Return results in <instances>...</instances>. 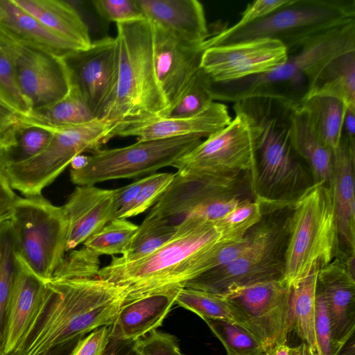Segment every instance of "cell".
Instances as JSON below:
<instances>
[{"label": "cell", "mask_w": 355, "mask_h": 355, "mask_svg": "<svg viewBox=\"0 0 355 355\" xmlns=\"http://www.w3.org/2000/svg\"><path fill=\"white\" fill-rule=\"evenodd\" d=\"M245 236L232 240L215 223L187 216L173 236L150 254L133 261L113 257L97 277L123 288L129 302L141 297L184 288L191 280L232 261L250 244Z\"/></svg>", "instance_id": "cell-1"}, {"label": "cell", "mask_w": 355, "mask_h": 355, "mask_svg": "<svg viewBox=\"0 0 355 355\" xmlns=\"http://www.w3.org/2000/svg\"><path fill=\"white\" fill-rule=\"evenodd\" d=\"M293 106L280 99L255 96L234 104L246 119L256 146L257 173L252 185L264 214L293 207L313 184L311 172L291 139Z\"/></svg>", "instance_id": "cell-2"}, {"label": "cell", "mask_w": 355, "mask_h": 355, "mask_svg": "<svg viewBox=\"0 0 355 355\" xmlns=\"http://www.w3.org/2000/svg\"><path fill=\"white\" fill-rule=\"evenodd\" d=\"M46 284V304L15 355H42L110 326L126 297L122 287L98 277L51 279Z\"/></svg>", "instance_id": "cell-3"}, {"label": "cell", "mask_w": 355, "mask_h": 355, "mask_svg": "<svg viewBox=\"0 0 355 355\" xmlns=\"http://www.w3.org/2000/svg\"><path fill=\"white\" fill-rule=\"evenodd\" d=\"M116 24V82L96 118L112 125L114 137L127 127L164 116L168 107L155 75L151 23L144 19Z\"/></svg>", "instance_id": "cell-4"}, {"label": "cell", "mask_w": 355, "mask_h": 355, "mask_svg": "<svg viewBox=\"0 0 355 355\" xmlns=\"http://www.w3.org/2000/svg\"><path fill=\"white\" fill-rule=\"evenodd\" d=\"M355 50V22L323 32L288 54L285 63L263 74L224 83H212L214 101L233 102L270 97L295 107L306 96L310 82L331 59Z\"/></svg>", "instance_id": "cell-5"}, {"label": "cell", "mask_w": 355, "mask_h": 355, "mask_svg": "<svg viewBox=\"0 0 355 355\" xmlns=\"http://www.w3.org/2000/svg\"><path fill=\"white\" fill-rule=\"evenodd\" d=\"M355 22V0H288L274 12L237 30L210 35L205 48L255 40L279 41L288 55L313 37Z\"/></svg>", "instance_id": "cell-6"}, {"label": "cell", "mask_w": 355, "mask_h": 355, "mask_svg": "<svg viewBox=\"0 0 355 355\" xmlns=\"http://www.w3.org/2000/svg\"><path fill=\"white\" fill-rule=\"evenodd\" d=\"M292 212L291 207L265 214L252 228V243L243 252L228 263L201 274L184 287L225 297L239 287L284 279Z\"/></svg>", "instance_id": "cell-7"}, {"label": "cell", "mask_w": 355, "mask_h": 355, "mask_svg": "<svg viewBox=\"0 0 355 355\" xmlns=\"http://www.w3.org/2000/svg\"><path fill=\"white\" fill-rule=\"evenodd\" d=\"M339 254V236L330 186L317 182L293 205L284 280L295 286L315 266L322 268Z\"/></svg>", "instance_id": "cell-8"}, {"label": "cell", "mask_w": 355, "mask_h": 355, "mask_svg": "<svg viewBox=\"0 0 355 355\" xmlns=\"http://www.w3.org/2000/svg\"><path fill=\"white\" fill-rule=\"evenodd\" d=\"M20 260L47 282L64 258L68 221L62 207L42 194L19 197L10 219Z\"/></svg>", "instance_id": "cell-9"}, {"label": "cell", "mask_w": 355, "mask_h": 355, "mask_svg": "<svg viewBox=\"0 0 355 355\" xmlns=\"http://www.w3.org/2000/svg\"><path fill=\"white\" fill-rule=\"evenodd\" d=\"M112 128L110 123L95 119L84 125L51 130L52 138L39 155L4 167L10 186L25 197L42 194L76 155L94 153L114 137Z\"/></svg>", "instance_id": "cell-10"}, {"label": "cell", "mask_w": 355, "mask_h": 355, "mask_svg": "<svg viewBox=\"0 0 355 355\" xmlns=\"http://www.w3.org/2000/svg\"><path fill=\"white\" fill-rule=\"evenodd\" d=\"M202 141L197 136H184L137 141L122 148L99 149L88 156L84 167L71 169V180L79 186H92L110 180L139 178L172 166Z\"/></svg>", "instance_id": "cell-11"}, {"label": "cell", "mask_w": 355, "mask_h": 355, "mask_svg": "<svg viewBox=\"0 0 355 355\" xmlns=\"http://www.w3.org/2000/svg\"><path fill=\"white\" fill-rule=\"evenodd\" d=\"M234 113L227 125L182 155L172 166L179 172L248 173L252 187L257 173L255 143L245 117Z\"/></svg>", "instance_id": "cell-12"}, {"label": "cell", "mask_w": 355, "mask_h": 355, "mask_svg": "<svg viewBox=\"0 0 355 355\" xmlns=\"http://www.w3.org/2000/svg\"><path fill=\"white\" fill-rule=\"evenodd\" d=\"M292 287L283 279L258 282L230 291L225 297L244 328L263 345L265 352L286 343Z\"/></svg>", "instance_id": "cell-13"}, {"label": "cell", "mask_w": 355, "mask_h": 355, "mask_svg": "<svg viewBox=\"0 0 355 355\" xmlns=\"http://www.w3.org/2000/svg\"><path fill=\"white\" fill-rule=\"evenodd\" d=\"M248 189L252 191L251 178L248 173L207 174L177 171L148 215L180 224L195 207L218 198L243 197V193Z\"/></svg>", "instance_id": "cell-14"}, {"label": "cell", "mask_w": 355, "mask_h": 355, "mask_svg": "<svg viewBox=\"0 0 355 355\" xmlns=\"http://www.w3.org/2000/svg\"><path fill=\"white\" fill-rule=\"evenodd\" d=\"M5 38L15 61L20 91L31 110L49 106L67 94L72 79L66 58Z\"/></svg>", "instance_id": "cell-15"}, {"label": "cell", "mask_w": 355, "mask_h": 355, "mask_svg": "<svg viewBox=\"0 0 355 355\" xmlns=\"http://www.w3.org/2000/svg\"><path fill=\"white\" fill-rule=\"evenodd\" d=\"M288 55L279 41L255 40L209 47L200 67L213 83H224L268 73L285 63Z\"/></svg>", "instance_id": "cell-16"}, {"label": "cell", "mask_w": 355, "mask_h": 355, "mask_svg": "<svg viewBox=\"0 0 355 355\" xmlns=\"http://www.w3.org/2000/svg\"><path fill=\"white\" fill-rule=\"evenodd\" d=\"M75 84L97 118L108 103L117 76V48L115 37H105L92 42L85 51L66 58Z\"/></svg>", "instance_id": "cell-17"}, {"label": "cell", "mask_w": 355, "mask_h": 355, "mask_svg": "<svg viewBox=\"0 0 355 355\" xmlns=\"http://www.w3.org/2000/svg\"><path fill=\"white\" fill-rule=\"evenodd\" d=\"M354 258L338 255L320 268L317 285L328 309L332 340L337 355L351 338L355 329Z\"/></svg>", "instance_id": "cell-18"}, {"label": "cell", "mask_w": 355, "mask_h": 355, "mask_svg": "<svg viewBox=\"0 0 355 355\" xmlns=\"http://www.w3.org/2000/svg\"><path fill=\"white\" fill-rule=\"evenodd\" d=\"M150 23L155 75L169 107L193 74L200 68L206 49L205 43H187L159 26Z\"/></svg>", "instance_id": "cell-19"}, {"label": "cell", "mask_w": 355, "mask_h": 355, "mask_svg": "<svg viewBox=\"0 0 355 355\" xmlns=\"http://www.w3.org/2000/svg\"><path fill=\"white\" fill-rule=\"evenodd\" d=\"M19 263L6 310L4 355L13 353L21 347L42 311L49 295L46 282L32 272L20 259Z\"/></svg>", "instance_id": "cell-20"}, {"label": "cell", "mask_w": 355, "mask_h": 355, "mask_svg": "<svg viewBox=\"0 0 355 355\" xmlns=\"http://www.w3.org/2000/svg\"><path fill=\"white\" fill-rule=\"evenodd\" d=\"M114 190L76 187L62 206L68 221L66 252L73 250L114 219Z\"/></svg>", "instance_id": "cell-21"}, {"label": "cell", "mask_w": 355, "mask_h": 355, "mask_svg": "<svg viewBox=\"0 0 355 355\" xmlns=\"http://www.w3.org/2000/svg\"><path fill=\"white\" fill-rule=\"evenodd\" d=\"M355 144L342 135L333 152L330 183L339 236V254L354 258L355 252Z\"/></svg>", "instance_id": "cell-22"}, {"label": "cell", "mask_w": 355, "mask_h": 355, "mask_svg": "<svg viewBox=\"0 0 355 355\" xmlns=\"http://www.w3.org/2000/svg\"><path fill=\"white\" fill-rule=\"evenodd\" d=\"M227 106L214 101L202 112L189 116L157 117L125 128L119 137H135L137 141L168 139L184 136L207 138L232 121Z\"/></svg>", "instance_id": "cell-23"}, {"label": "cell", "mask_w": 355, "mask_h": 355, "mask_svg": "<svg viewBox=\"0 0 355 355\" xmlns=\"http://www.w3.org/2000/svg\"><path fill=\"white\" fill-rule=\"evenodd\" d=\"M144 18L181 40L202 44L210 36L202 4L197 0H137Z\"/></svg>", "instance_id": "cell-24"}, {"label": "cell", "mask_w": 355, "mask_h": 355, "mask_svg": "<svg viewBox=\"0 0 355 355\" xmlns=\"http://www.w3.org/2000/svg\"><path fill=\"white\" fill-rule=\"evenodd\" d=\"M180 289L155 293L123 303L110 326V338L136 341L157 330L175 304Z\"/></svg>", "instance_id": "cell-25"}, {"label": "cell", "mask_w": 355, "mask_h": 355, "mask_svg": "<svg viewBox=\"0 0 355 355\" xmlns=\"http://www.w3.org/2000/svg\"><path fill=\"white\" fill-rule=\"evenodd\" d=\"M0 35L19 44L64 58L78 53L13 0H0Z\"/></svg>", "instance_id": "cell-26"}, {"label": "cell", "mask_w": 355, "mask_h": 355, "mask_svg": "<svg viewBox=\"0 0 355 355\" xmlns=\"http://www.w3.org/2000/svg\"><path fill=\"white\" fill-rule=\"evenodd\" d=\"M44 26L72 45L78 52L92 44L88 27L77 10L62 0H13Z\"/></svg>", "instance_id": "cell-27"}, {"label": "cell", "mask_w": 355, "mask_h": 355, "mask_svg": "<svg viewBox=\"0 0 355 355\" xmlns=\"http://www.w3.org/2000/svg\"><path fill=\"white\" fill-rule=\"evenodd\" d=\"M305 116L311 129L332 152L338 147L343 135L347 107L340 100L314 95L302 99L295 107Z\"/></svg>", "instance_id": "cell-28"}, {"label": "cell", "mask_w": 355, "mask_h": 355, "mask_svg": "<svg viewBox=\"0 0 355 355\" xmlns=\"http://www.w3.org/2000/svg\"><path fill=\"white\" fill-rule=\"evenodd\" d=\"M314 95L331 96L347 107H355V50L334 58L321 69L304 98Z\"/></svg>", "instance_id": "cell-29"}, {"label": "cell", "mask_w": 355, "mask_h": 355, "mask_svg": "<svg viewBox=\"0 0 355 355\" xmlns=\"http://www.w3.org/2000/svg\"><path fill=\"white\" fill-rule=\"evenodd\" d=\"M96 118L78 87L72 83L67 94L59 101L22 116L21 122L54 130L84 125Z\"/></svg>", "instance_id": "cell-30"}, {"label": "cell", "mask_w": 355, "mask_h": 355, "mask_svg": "<svg viewBox=\"0 0 355 355\" xmlns=\"http://www.w3.org/2000/svg\"><path fill=\"white\" fill-rule=\"evenodd\" d=\"M291 139L296 152L309 168L314 184L324 182L330 186L333 152L317 137L304 114L295 107L291 114Z\"/></svg>", "instance_id": "cell-31"}, {"label": "cell", "mask_w": 355, "mask_h": 355, "mask_svg": "<svg viewBox=\"0 0 355 355\" xmlns=\"http://www.w3.org/2000/svg\"><path fill=\"white\" fill-rule=\"evenodd\" d=\"M319 266H315L304 278L292 286L289 309V329L318 355L315 334L317 277Z\"/></svg>", "instance_id": "cell-32"}, {"label": "cell", "mask_w": 355, "mask_h": 355, "mask_svg": "<svg viewBox=\"0 0 355 355\" xmlns=\"http://www.w3.org/2000/svg\"><path fill=\"white\" fill-rule=\"evenodd\" d=\"M179 224L168 219L148 215L132 238L124 253L118 259L133 261L143 258L166 243L175 234Z\"/></svg>", "instance_id": "cell-33"}, {"label": "cell", "mask_w": 355, "mask_h": 355, "mask_svg": "<svg viewBox=\"0 0 355 355\" xmlns=\"http://www.w3.org/2000/svg\"><path fill=\"white\" fill-rule=\"evenodd\" d=\"M175 304L206 320H223L243 323L234 306L224 297L207 291L184 287L180 289Z\"/></svg>", "instance_id": "cell-34"}, {"label": "cell", "mask_w": 355, "mask_h": 355, "mask_svg": "<svg viewBox=\"0 0 355 355\" xmlns=\"http://www.w3.org/2000/svg\"><path fill=\"white\" fill-rule=\"evenodd\" d=\"M13 230L10 221L0 227V355L3 354V329L10 293L19 269Z\"/></svg>", "instance_id": "cell-35"}, {"label": "cell", "mask_w": 355, "mask_h": 355, "mask_svg": "<svg viewBox=\"0 0 355 355\" xmlns=\"http://www.w3.org/2000/svg\"><path fill=\"white\" fill-rule=\"evenodd\" d=\"M212 83L208 73L200 67L162 117L189 116L207 109L214 102Z\"/></svg>", "instance_id": "cell-36"}, {"label": "cell", "mask_w": 355, "mask_h": 355, "mask_svg": "<svg viewBox=\"0 0 355 355\" xmlns=\"http://www.w3.org/2000/svg\"><path fill=\"white\" fill-rule=\"evenodd\" d=\"M205 322L224 346L226 355H264L261 343L243 327L223 320Z\"/></svg>", "instance_id": "cell-37"}, {"label": "cell", "mask_w": 355, "mask_h": 355, "mask_svg": "<svg viewBox=\"0 0 355 355\" xmlns=\"http://www.w3.org/2000/svg\"><path fill=\"white\" fill-rule=\"evenodd\" d=\"M53 133L51 130L21 122L15 144L4 148L5 166L25 162L39 155L48 146Z\"/></svg>", "instance_id": "cell-38"}, {"label": "cell", "mask_w": 355, "mask_h": 355, "mask_svg": "<svg viewBox=\"0 0 355 355\" xmlns=\"http://www.w3.org/2000/svg\"><path fill=\"white\" fill-rule=\"evenodd\" d=\"M137 228L126 219H114L83 244L99 256L123 254Z\"/></svg>", "instance_id": "cell-39"}, {"label": "cell", "mask_w": 355, "mask_h": 355, "mask_svg": "<svg viewBox=\"0 0 355 355\" xmlns=\"http://www.w3.org/2000/svg\"><path fill=\"white\" fill-rule=\"evenodd\" d=\"M0 96L19 114L31 111L28 101L20 91L15 61L6 39L0 35Z\"/></svg>", "instance_id": "cell-40"}, {"label": "cell", "mask_w": 355, "mask_h": 355, "mask_svg": "<svg viewBox=\"0 0 355 355\" xmlns=\"http://www.w3.org/2000/svg\"><path fill=\"white\" fill-rule=\"evenodd\" d=\"M263 216L261 204L254 199L247 198L215 223L225 236L236 241L257 225Z\"/></svg>", "instance_id": "cell-41"}, {"label": "cell", "mask_w": 355, "mask_h": 355, "mask_svg": "<svg viewBox=\"0 0 355 355\" xmlns=\"http://www.w3.org/2000/svg\"><path fill=\"white\" fill-rule=\"evenodd\" d=\"M175 173H161L147 176V180L133 201L117 211L114 219L127 218L145 211L157 201L173 180Z\"/></svg>", "instance_id": "cell-42"}, {"label": "cell", "mask_w": 355, "mask_h": 355, "mask_svg": "<svg viewBox=\"0 0 355 355\" xmlns=\"http://www.w3.org/2000/svg\"><path fill=\"white\" fill-rule=\"evenodd\" d=\"M98 257V254L85 246L73 250L64 257L52 279L97 277L100 270Z\"/></svg>", "instance_id": "cell-43"}, {"label": "cell", "mask_w": 355, "mask_h": 355, "mask_svg": "<svg viewBox=\"0 0 355 355\" xmlns=\"http://www.w3.org/2000/svg\"><path fill=\"white\" fill-rule=\"evenodd\" d=\"M97 13L104 19L116 24L145 19L137 0H95Z\"/></svg>", "instance_id": "cell-44"}, {"label": "cell", "mask_w": 355, "mask_h": 355, "mask_svg": "<svg viewBox=\"0 0 355 355\" xmlns=\"http://www.w3.org/2000/svg\"><path fill=\"white\" fill-rule=\"evenodd\" d=\"M314 327L318 355H337L333 344L331 325L326 301L318 285Z\"/></svg>", "instance_id": "cell-45"}, {"label": "cell", "mask_w": 355, "mask_h": 355, "mask_svg": "<svg viewBox=\"0 0 355 355\" xmlns=\"http://www.w3.org/2000/svg\"><path fill=\"white\" fill-rule=\"evenodd\" d=\"M134 355H182L176 338L157 330L136 340Z\"/></svg>", "instance_id": "cell-46"}, {"label": "cell", "mask_w": 355, "mask_h": 355, "mask_svg": "<svg viewBox=\"0 0 355 355\" xmlns=\"http://www.w3.org/2000/svg\"><path fill=\"white\" fill-rule=\"evenodd\" d=\"M247 198H249L227 196L215 198L195 207L187 216H196L216 223Z\"/></svg>", "instance_id": "cell-47"}, {"label": "cell", "mask_w": 355, "mask_h": 355, "mask_svg": "<svg viewBox=\"0 0 355 355\" xmlns=\"http://www.w3.org/2000/svg\"><path fill=\"white\" fill-rule=\"evenodd\" d=\"M110 327L97 328L80 338L69 355H104L110 341Z\"/></svg>", "instance_id": "cell-48"}, {"label": "cell", "mask_w": 355, "mask_h": 355, "mask_svg": "<svg viewBox=\"0 0 355 355\" xmlns=\"http://www.w3.org/2000/svg\"><path fill=\"white\" fill-rule=\"evenodd\" d=\"M288 0H257L248 4L240 19L232 26L226 28L234 31L250 25L268 16L282 7Z\"/></svg>", "instance_id": "cell-49"}, {"label": "cell", "mask_w": 355, "mask_h": 355, "mask_svg": "<svg viewBox=\"0 0 355 355\" xmlns=\"http://www.w3.org/2000/svg\"><path fill=\"white\" fill-rule=\"evenodd\" d=\"M22 115L17 112L0 96V147L8 148L15 144V133Z\"/></svg>", "instance_id": "cell-50"}, {"label": "cell", "mask_w": 355, "mask_h": 355, "mask_svg": "<svg viewBox=\"0 0 355 355\" xmlns=\"http://www.w3.org/2000/svg\"><path fill=\"white\" fill-rule=\"evenodd\" d=\"M19 196L13 189L5 174L3 168L0 169V220L5 221L10 219L14 207Z\"/></svg>", "instance_id": "cell-51"}, {"label": "cell", "mask_w": 355, "mask_h": 355, "mask_svg": "<svg viewBox=\"0 0 355 355\" xmlns=\"http://www.w3.org/2000/svg\"><path fill=\"white\" fill-rule=\"evenodd\" d=\"M146 180L147 177L137 180L127 186L114 189V204L116 212L123 209L133 201L146 182Z\"/></svg>", "instance_id": "cell-52"}, {"label": "cell", "mask_w": 355, "mask_h": 355, "mask_svg": "<svg viewBox=\"0 0 355 355\" xmlns=\"http://www.w3.org/2000/svg\"><path fill=\"white\" fill-rule=\"evenodd\" d=\"M135 341H126L110 338L104 355H134Z\"/></svg>", "instance_id": "cell-53"}, {"label": "cell", "mask_w": 355, "mask_h": 355, "mask_svg": "<svg viewBox=\"0 0 355 355\" xmlns=\"http://www.w3.org/2000/svg\"><path fill=\"white\" fill-rule=\"evenodd\" d=\"M343 135L355 144V107H347L343 119Z\"/></svg>", "instance_id": "cell-54"}, {"label": "cell", "mask_w": 355, "mask_h": 355, "mask_svg": "<svg viewBox=\"0 0 355 355\" xmlns=\"http://www.w3.org/2000/svg\"><path fill=\"white\" fill-rule=\"evenodd\" d=\"M80 339L73 340L69 343L60 345L50 350L49 352L42 355H69L76 343ZM8 355H15L11 353Z\"/></svg>", "instance_id": "cell-55"}, {"label": "cell", "mask_w": 355, "mask_h": 355, "mask_svg": "<svg viewBox=\"0 0 355 355\" xmlns=\"http://www.w3.org/2000/svg\"><path fill=\"white\" fill-rule=\"evenodd\" d=\"M264 355H291V347L286 343L278 344L266 351Z\"/></svg>", "instance_id": "cell-56"}, {"label": "cell", "mask_w": 355, "mask_h": 355, "mask_svg": "<svg viewBox=\"0 0 355 355\" xmlns=\"http://www.w3.org/2000/svg\"><path fill=\"white\" fill-rule=\"evenodd\" d=\"M291 355H315L309 346L303 342L300 345L291 347Z\"/></svg>", "instance_id": "cell-57"}, {"label": "cell", "mask_w": 355, "mask_h": 355, "mask_svg": "<svg viewBox=\"0 0 355 355\" xmlns=\"http://www.w3.org/2000/svg\"><path fill=\"white\" fill-rule=\"evenodd\" d=\"M88 156L82 154L76 155L71 162V169L78 170L85 166L87 162Z\"/></svg>", "instance_id": "cell-58"}, {"label": "cell", "mask_w": 355, "mask_h": 355, "mask_svg": "<svg viewBox=\"0 0 355 355\" xmlns=\"http://www.w3.org/2000/svg\"><path fill=\"white\" fill-rule=\"evenodd\" d=\"M4 148L0 147V169L4 168Z\"/></svg>", "instance_id": "cell-59"}, {"label": "cell", "mask_w": 355, "mask_h": 355, "mask_svg": "<svg viewBox=\"0 0 355 355\" xmlns=\"http://www.w3.org/2000/svg\"><path fill=\"white\" fill-rule=\"evenodd\" d=\"M3 222H4V221L0 220V227H1V224L3 223Z\"/></svg>", "instance_id": "cell-60"}, {"label": "cell", "mask_w": 355, "mask_h": 355, "mask_svg": "<svg viewBox=\"0 0 355 355\" xmlns=\"http://www.w3.org/2000/svg\"><path fill=\"white\" fill-rule=\"evenodd\" d=\"M182 355H184V354H182Z\"/></svg>", "instance_id": "cell-61"}]
</instances>
